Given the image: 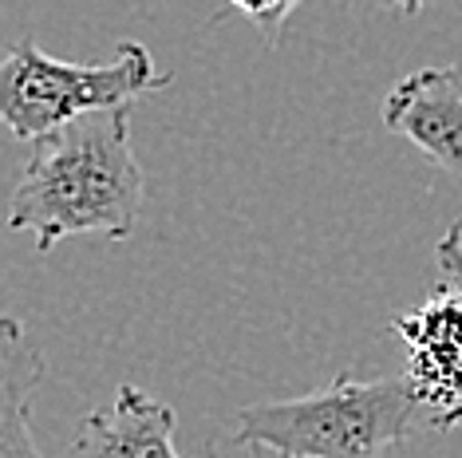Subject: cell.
I'll return each instance as SVG.
<instances>
[{
  "label": "cell",
  "instance_id": "3",
  "mask_svg": "<svg viewBox=\"0 0 462 458\" xmlns=\"http://www.w3.org/2000/svg\"><path fill=\"white\" fill-rule=\"evenodd\" d=\"M166 83L171 71H159L139 40H123L111 64H71L20 40L0 64V114L16 139L40 142L88 114L127 107Z\"/></svg>",
  "mask_w": 462,
  "mask_h": 458
},
{
  "label": "cell",
  "instance_id": "4",
  "mask_svg": "<svg viewBox=\"0 0 462 458\" xmlns=\"http://www.w3.org/2000/svg\"><path fill=\"white\" fill-rule=\"evenodd\" d=\"M435 289L419 308L399 312L395 332L407 344V383L430 426H462V222L435 245Z\"/></svg>",
  "mask_w": 462,
  "mask_h": 458
},
{
  "label": "cell",
  "instance_id": "8",
  "mask_svg": "<svg viewBox=\"0 0 462 458\" xmlns=\"http://www.w3.org/2000/svg\"><path fill=\"white\" fill-rule=\"evenodd\" d=\"M292 8H297V5H292V0H285V5H237V13H245L249 20H261V24H281V20H285L289 13H292Z\"/></svg>",
  "mask_w": 462,
  "mask_h": 458
},
{
  "label": "cell",
  "instance_id": "5",
  "mask_svg": "<svg viewBox=\"0 0 462 458\" xmlns=\"http://www.w3.org/2000/svg\"><path fill=\"white\" fill-rule=\"evenodd\" d=\"M462 68L427 64L392 87L383 103V127L415 142L435 166L462 179Z\"/></svg>",
  "mask_w": 462,
  "mask_h": 458
},
{
  "label": "cell",
  "instance_id": "9",
  "mask_svg": "<svg viewBox=\"0 0 462 458\" xmlns=\"http://www.w3.org/2000/svg\"><path fill=\"white\" fill-rule=\"evenodd\" d=\"M254 458H281V454H273V451H261V446H254Z\"/></svg>",
  "mask_w": 462,
  "mask_h": 458
},
{
  "label": "cell",
  "instance_id": "2",
  "mask_svg": "<svg viewBox=\"0 0 462 458\" xmlns=\"http://www.w3.org/2000/svg\"><path fill=\"white\" fill-rule=\"evenodd\" d=\"M415 408L407 376L352 380L340 371L324 391L245 408L234 443L281 458H375L411 435Z\"/></svg>",
  "mask_w": 462,
  "mask_h": 458
},
{
  "label": "cell",
  "instance_id": "6",
  "mask_svg": "<svg viewBox=\"0 0 462 458\" xmlns=\"http://www.w3.org/2000/svg\"><path fill=\"white\" fill-rule=\"evenodd\" d=\"M76 458H178L174 408L134 383H123L111 403L83 419Z\"/></svg>",
  "mask_w": 462,
  "mask_h": 458
},
{
  "label": "cell",
  "instance_id": "7",
  "mask_svg": "<svg viewBox=\"0 0 462 458\" xmlns=\"http://www.w3.org/2000/svg\"><path fill=\"white\" fill-rule=\"evenodd\" d=\"M44 356L28 344L16 316L0 320V451L5 458H44L32 439V395Z\"/></svg>",
  "mask_w": 462,
  "mask_h": 458
},
{
  "label": "cell",
  "instance_id": "1",
  "mask_svg": "<svg viewBox=\"0 0 462 458\" xmlns=\"http://www.w3.org/2000/svg\"><path fill=\"white\" fill-rule=\"evenodd\" d=\"M143 170L131 151V111H103L32 142L8 225L32 229L36 253L76 234L127 242L143 214Z\"/></svg>",
  "mask_w": 462,
  "mask_h": 458
}]
</instances>
